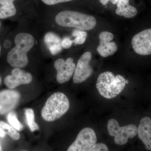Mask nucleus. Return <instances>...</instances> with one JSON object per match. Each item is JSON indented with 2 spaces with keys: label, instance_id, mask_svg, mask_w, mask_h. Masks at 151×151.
Wrapping results in <instances>:
<instances>
[{
  "label": "nucleus",
  "instance_id": "nucleus-1",
  "mask_svg": "<svg viewBox=\"0 0 151 151\" xmlns=\"http://www.w3.org/2000/svg\"><path fill=\"white\" fill-rule=\"evenodd\" d=\"M16 46L9 52L7 60L14 68H22L27 65L28 58L27 53L34 45V38L31 35L20 33L15 38Z\"/></svg>",
  "mask_w": 151,
  "mask_h": 151
},
{
  "label": "nucleus",
  "instance_id": "nucleus-2",
  "mask_svg": "<svg viewBox=\"0 0 151 151\" xmlns=\"http://www.w3.org/2000/svg\"><path fill=\"white\" fill-rule=\"evenodd\" d=\"M126 85V79L122 76H115L110 71H105L99 74L96 88L101 96L111 99L119 95Z\"/></svg>",
  "mask_w": 151,
  "mask_h": 151
},
{
  "label": "nucleus",
  "instance_id": "nucleus-3",
  "mask_svg": "<svg viewBox=\"0 0 151 151\" xmlns=\"http://www.w3.org/2000/svg\"><path fill=\"white\" fill-rule=\"evenodd\" d=\"M55 22L60 26L76 28L84 31L93 29L97 24L94 17L72 11L60 12L55 17Z\"/></svg>",
  "mask_w": 151,
  "mask_h": 151
},
{
  "label": "nucleus",
  "instance_id": "nucleus-4",
  "mask_svg": "<svg viewBox=\"0 0 151 151\" xmlns=\"http://www.w3.org/2000/svg\"><path fill=\"white\" fill-rule=\"evenodd\" d=\"M69 107L70 103L66 95L62 92H55L47 100L41 111L42 117L46 122H53L63 116Z\"/></svg>",
  "mask_w": 151,
  "mask_h": 151
},
{
  "label": "nucleus",
  "instance_id": "nucleus-5",
  "mask_svg": "<svg viewBox=\"0 0 151 151\" xmlns=\"http://www.w3.org/2000/svg\"><path fill=\"white\" fill-rule=\"evenodd\" d=\"M107 129L109 135L114 137V141L119 145L127 144L128 139H133L138 134V128L136 125L130 124L120 127L119 123L114 119L109 120Z\"/></svg>",
  "mask_w": 151,
  "mask_h": 151
},
{
  "label": "nucleus",
  "instance_id": "nucleus-6",
  "mask_svg": "<svg viewBox=\"0 0 151 151\" xmlns=\"http://www.w3.org/2000/svg\"><path fill=\"white\" fill-rule=\"evenodd\" d=\"M97 142L96 133L92 129L85 128L81 130L68 151H89Z\"/></svg>",
  "mask_w": 151,
  "mask_h": 151
},
{
  "label": "nucleus",
  "instance_id": "nucleus-7",
  "mask_svg": "<svg viewBox=\"0 0 151 151\" xmlns=\"http://www.w3.org/2000/svg\"><path fill=\"white\" fill-rule=\"evenodd\" d=\"M92 56L90 52H86L78 60L73 76V81L75 84L84 82L92 75L93 69L90 65Z\"/></svg>",
  "mask_w": 151,
  "mask_h": 151
},
{
  "label": "nucleus",
  "instance_id": "nucleus-8",
  "mask_svg": "<svg viewBox=\"0 0 151 151\" xmlns=\"http://www.w3.org/2000/svg\"><path fill=\"white\" fill-rule=\"evenodd\" d=\"M21 95L16 90L6 89L0 91V115L13 111L19 103Z\"/></svg>",
  "mask_w": 151,
  "mask_h": 151
},
{
  "label": "nucleus",
  "instance_id": "nucleus-9",
  "mask_svg": "<svg viewBox=\"0 0 151 151\" xmlns=\"http://www.w3.org/2000/svg\"><path fill=\"white\" fill-rule=\"evenodd\" d=\"M132 47L137 54L151 55V28L144 30L132 38Z\"/></svg>",
  "mask_w": 151,
  "mask_h": 151
},
{
  "label": "nucleus",
  "instance_id": "nucleus-10",
  "mask_svg": "<svg viewBox=\"0 0 151 151\" xmlns=\"http://www.w3.org/2000/svg\"><path fill=\"white\" fill-rule=\"evenodd\" d=\"M54 65L57 71V81L60 84H63L69 81L76 68L75 64L72 58H69L65 60L59 58L55 61Z\"/></svg>",
  "mask_w": 151,
  "mask_h": 151
},
{
  "label": "nucleus",
  "instance_id": "nucleus-11",
  "mask_svg": "<svg viewBox=\"0 0 151 151\" xmlns=\"http://www.w3.org/2000/svg\"><path fill=\"white\" fill-rule=\"evenodd\" d=\"M32 80V76L29 73L25 72L19 68L12 70V74L6 76L4 83L10 89H14L22 84H29Z\"/></svg>",
  "mask_w": 151,
  "mask_h": 151
},
{
  "label": "nucleus",
  "instance_id": "nucleus-12",
  "mask_svg": "<svg viewBox=\"0 0 151 151\" xmlns=\"http://www.w3.org/2000/svg\"><path fill=\"white\" fill-rule=\"evenodd\" d=\"M114 38L112 33L108 31H103L99 35L100 44L97 50L101 56L107 57L116 53L118 47L114 42H111Z\"/></svg>",
  "mask_w": 151,
  "mask_h": 151
},
{
  "label": "nucleus",
  "instance_id": "nucleus-13",
  "mask_svg": "<svg viewBox=\"0 0 151 151\" xmlns=\"http://www.w3.org/2000/svg\"><path fill=\"white\" fill-rule=\"evenodd\" d=\"M138 136L143 142L146 150L151 151V119L143 117L138 128Z\"/></svg>",
  "mask_w": 151,
  "mask_h": 151
},
{
  "label": "nucleus",
  "instance_id": "nucleus-14",
  "mask_svg": "<svg viewBox=\"0 0 151 151\" xmlns=\"http://www.w3.org/2000/svg\"><path fill=\"white\" fill-rule=\"evenodd\" d=\"M44 40L52 54L55 55L62 50V40L58 35L54 33H47L45 35Z\"/></svg>",
  "mask_w": 151,
  "mask_h": 151
},
{
  "label": "nucleus",
  "instance_id": "nucleus-15",
  "mask_svg": "<svg viewBox=\"0 0 151 151\" xmlns=\"http://www.w3.org/2000/svg\"><path fill=\"white\" fill-rule=\"evenodd\" d=\"M129 0H119L117 3L116 13L127 18L134 17L137 13V9L129 4Z\"/></svg>",
  "mask_w": 151,
  "mask_h": 151
},
{
  "label": "nucleus",
  "instance_id": "nucleus-16",
  "mask_svg": "<svg viewBox=\"0 0 151 151\" xmlns=\"http://www.w3.org/2000/svg\"><path fill=\"white\" fill-rule=\"evenodd\" d=\"M13 2L11 0H0V19L8 18L16 14V9Z\"/></svg>",
  "mask_w": 151,
  "mask_h": 151
},
{
  "label": "nucleus",
  "instance_id": "nucleus-17",
  "mask_svg": "<svg viewBox=\"0 0 151 151\" xmlns=\"http://www.w3.org/2000/svg\"><path fill=\"white\" fill-rule=\"evenodd\" d=\"M24 114L26 118L28 126L31 132H34L38 130L39 127L35 121V114L33 110L31 108H27L25 111Z\"/></svg>",
  "mask_w": 151,
  "mask_h": 151
},
{
  "label": "nucleus",
  "instance_id": "nucleus-18",
  "mask_svg": "<svg viewBox=\"0 0 151 151\" xmlns=\"http://www.w3.org/2000/svg\"><path fill=\"white\" fill-rule=\"evenodd\" d=\"M0 127L6 132V134L8 135L14 140H18L20 139V136L17 130L5 122L1 121Z\"/></svg>",
  "mask_w": 151,
  "mask_h": 151
},
{
  "label": "nucleus",
  "instance_id": "nucleus-19",
  "mask_svg": "<svg viewBox=\"0 0 151 151\" xmlns=\"http://www.w3.org/2000/svg\"><path fill=\"white\" fill-rule=\"evenodd\" d=\"M7 119L11 126L19 132H21L23 129L22 124L19 122L16 113L12 111L8 114Z\"/></svg>",
  "mask_w": 151,
  "mask_h": 151
},
{
  "label": "nucleus",
  "instance_id": "nucleus-20",
  "mask_svg": "<svg viewBox=\"0 0 151 151\" xmlns=\"http://www.w3.org/2000/svg\"><path fill=\"white\" fill-rule=\"evenodd\" d=\"M87 35V33L84 30L79 29L74 30L72 33V36L75 37L73 42L76 44H83L86 41Z\"/></svg>",
  "mask_w": 151,
  "mask_h": 151
},
{
  "label": "nucleus",
  "instance_id": "nucleus-21",
  "mask_svg": "<svg viewBox=\"0 0 151 151\" xmlns=\"http://www.w3.org/2000/svg\"><path fill=\"white\" fill-rule=\"evenodd\" d=\"M107 151L108 149L107 146L103 143H99L95 144L91 148L89 151Z\"/></svg>",
  "mask_w": 151,
  "mask_h": 151
},
{
  "label": "nucleus",
  "instance_id": "nucleus-22",
  "mask_svg": "<svg viewBox=\"0 0 151 151\" xmlns=\"http://www.w3.org/2000/svg\"><path fill=\"white\" fill-rule=\"evenodd\" d=\"M73 42V40H71L70 38L65 37L61 41V45L63 48L68 49L72 46Z\"/></svg>",
  "mask_w": 151,
  "mask_h": 151
},
{
  "label": "nucleus",
  "instance_id": "nucleus-23",
  "mask_svg": "<svg viewBox=\"0 0 151 151\" xmlns=\"http://www.w3.org/2000/svg\"><path fill=\"white\" fill-rule=\"evenodd\" d=\"M45 4L48 5H53L60 3L66 2L72 0H42Z\"/></svg>",
  "mask_w": 151,
  "mask_h": 151
},
{
  "label": "nucleus",
  "instance_id": "nucleus-24",
  "mask_svg": "<svg viewBox=\"0 0 151 151\" xmlns=\"http://www.w3.org/2000/svg\"><path fill=\"white\" fill-rule=\"evenodd\" d=\"M12 45V42L11 40H5L4 43V46L6 49H9L10 48Z\"/></svg>",
  "mask_w": 151,
  "mask_h": 151
},
{
  "label": "nucleus",
  "instance_id": "nucleus-25",
  "mask_svg": "<svg viewBox=\"0 0 151 151\" xmlns=\"http://www.w3.org/2000/svg\"><path fill=\"white\" fill-rule=\"evenodd\" d=\"M6 134V132L0 127V137L4 138L5 137Z\"/></svg>",
  "mask_w": 151,
  "mask_h": 151
},
{
  "label": "nucleus",
  "instance_id": "nucleus-26",
  "mask_svg": "<svg viewBox=\"0 0 151 151\" xmlns=\"http://www.w3.org/2000/svg\"><path fill=\"white\" fill-rule=\"evenodd\" d=\"M99 1L103 6H106L110 1V0H99Z\"/></svg>",
  "mask_w": 151,
  "mask_h": 151
},
{
  "label": "nucleus",
  "instance_id": "nucleus-27",
  "mask_svg": "<svg viewBox=\"0 0 151 151\" xmlns=\"http://www.w3.org/2000/svg\"><path fill=\"white\" fill-rule=\"evenodd\" d=\"M119 0H110V1L113 4H117Z\"/></svg>",
  "mask_w": 151,
  "mask_h": 151
},
{
  "label": "nucleus",
  "instance_id": "nucleus-28",
  "mask_svg": "<svg viewBox=\"0 0 151 151\" xmlns=\"http://www.w3.org/2000/svg\"><path fill=\"white\" fill-rule=\"evenodd\" d=\"M1 82H2L1 78V76H0V85H1Z\"/></svg>",
  "mask_w": 151,
  "mask_h": 151
},
{
  "label": "nucleus",
  "instance_id": "nucleus-29",
  "mask_svg": "<svg viewBox=\"0 0 151 151\" xmlns=\"http://www.w3.org/2000/svg\"><path fill=\"white\" fill-rule=\"evenodd\" d=\"M126 84H128V83H129V81H127V80H126Z\"/></svg>",
  "mask_w": 151,
  "mask_h": 151
},
{
  "label": "nucleus",
  "instance_id": "nucleus-30",
  "mask_svg": "<svg viewBox=\"0 0 151 151\" xmlns=\"http://www.w3.org/2000/svg\"><path fill=\"white\" fill-rule=\"evenodd\" d=\"M1 46H0V53H1Z\"/></svg>",
  "mask_w": 151,
  "mask_h": 151
},
{
  "label": "nucleus",
  "instance_id": "nucleus-31",
  "mask_svg": "<svg viewBox=\"0 0 151 151\" xmlns=\"http://www.w3.org/2000/svg\"><path fill=\"white\" fill-rule=\"evenodd\" d=\"M11 1H15V0H11Z\"/></svg>",
  "mask_w": 151,
  "mask_h": 151
},
{
  "label": "nucleus",
  "instance_id": "nucleus-32",
  "mask_svg": "<svg viewBox=\"0 0 151 151\" xmlns=\"http://www.w3.org/2000/svg\"><path fill=\"white\" fill-rule=\"evenodd\" d=\"M1 22H0V27H1Z\"/></svg>",
  "mask_w": 151,
  "mask_h": 151
}]
</instances>
